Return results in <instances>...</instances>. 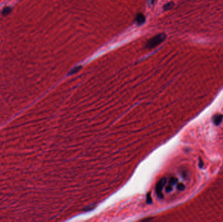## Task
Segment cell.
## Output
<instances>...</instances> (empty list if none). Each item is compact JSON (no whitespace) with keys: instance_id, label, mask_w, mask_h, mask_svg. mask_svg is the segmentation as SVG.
Instances as JSON below:
<instances>
[{"instance_id":"obj_1","label":"cell","mask_w":223,"mask_h":222,"mask_svg":"<svg viewBox=\"0 0 223 222\" xmlns=\"http://www.w3.org/2000/svg\"><path fill=\"white\" fill-rule=\"evenodd\" d=\"M166 38V35L164 33H160L152 37L146 42L145 48L147 49L155 48L156 46L160 45Z\"/></svg>"},{"instance_id":"obj_2","label":"cell","mask_w":223,"mask_h":222,"mask_svg":"<svg viewBox=\"0 0 223 222\" xmlns=\"http://www.w3.org/2000/svg\"><path fill=\"white\" fill-rule=\"evenodd\" d=\"M135 21H136V22L138 25H142L143 24H144V22H145V17L143 14L138 13L136 16V19H135Z\"/></svg>"},{"instance_id":"obj_3","label":"cell","mask_w":223,"mask_h":222,"mask_svg":"<svg viewBox=\"0 0 223 222\" xmlns=\"http://www.w3.org/2000/svg\"><path fill=\"white\" fill-rule=\"evenodd\" d=\"M223 119V115L222 114H217L213 117V122L215 125H219Z\"/></svg>"},{"instance_id":"obj_4","label":"cell","mask_w":223,"mask_h":222,"mask_svg":"<svg viewBox=\"0 0 223 222\" xmlns=\"http://www.w3.org/2000/svg\"><path fill=\"white\" fill-rule=\"evenodd\" d=\"M174 5V3L173 2H169L167 3L166 4H165L164 5L163 7V9L164 10H169L170 9H172L173 7V6Z\"/></svg>"},{"instance_id":"obj_5","label":"cell","mask_w":223,"mask_h":222,"mask_svg":"<svg viewBox=\"0 0 223 222\" xmlns=\"http://www.w3.org/2000/svg\"><path fill=\"white\" fill-rule=\"evenodd\" d=\"M11 10H12V9L10 8V7H5V8L3 9L2 10V14L5 16L7 15V14H9L10 12H11Z\"/></svg>"},{"instance_id":"obj_6","label":"cell","mask_w":223,"mask_h":222,"mask_svg":"<svg viewBox=\"0 0 223 222\" xmlns=\"http://www.w3.org/2000/svg\"><path fill=\"white\" fill-rule=\"evenodd\" d=\"M81 67H82L81 66H78V67H76L75 68H73L72 69V70H71V71L70 72H69V74H75L76 72H77L78 71L80 70V68H81Z\"/></svg>"},{"instance_id":"obj_7","label":"cell","mask_w":223,"mask_h":222,"mask_svg":"<svg viewBox=\"0 0 223 222\" xmlns=\"http://www.w3.org/2000/svg\"><path fill=\"white\" fill-rule=\"evenodd\" d=\"M177 183H178V179H175V178H174V177H172L171 179H170V181H169V183H170L169 185L173 186V185L176 184Z\"/></svg>"},{"instance_id":"obj_8","label":"cell","mask_w":223,"mask_h":222,"mask_svg":"<svg viewBox=\"0 0 223 222\" xmlns=\"http://www.w3.org/2000/svg\"><path fill=\"white\" fill-rule=\"evenodd\" d=\"M177 188L179 190L183 191V190H185V186H184V184H183L182 183L178 184V186H177Z\"/></svg>"},{"instance_id":"obj_9","label":"cell","mask_w":223,"mask_h":222,"mask_svg":"<svg viewBox=\"0 0 223 222\" xmlns=\"http://www.w3.org/2000/svg\"><path fill=\"white\" fill-rule=\"evenodd\" d=\"M199 166H200V167H201V168L203 167V166H204V163H203V162L202 161V160H201V159H200V160H199Z\"/></svg>"}]
</instances>
